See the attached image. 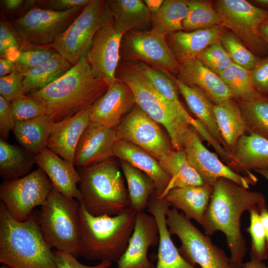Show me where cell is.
<instances>
[{"instance_id":"obj_1","label":"cell","mask_w":268,"mask_h":268,"mask_svg":"<svg viewBox=\"0 0 268 268\" xmlns=\"http://www.w3.org/2000/svg\"><path fill=\"white\" fill-rule=\"evenodd\" d=\"M264 195L225 178H220L213 187L202 225L208 236L216 231L225 236L232 264L241 268L246 253V241L241 231V218L245 211L260 209L266 206Z\"/></svg>"},{"instance_id":"obj_2","label":"cell","mask_w":268,"mask_h":268,"mask_svg":"<svg viewBox=\"0 0 268 268\" xmlns=\"http://www.w3.org/2000/svg\"><path fill=\"white\" fill-rule=\"evenodd\" d=\"M107 84L93 74L86 57L45 88L26 95L41 102L55 123L90 108Z\"/></svg>"},{"instance_id":"obj_3","label":"cell","mask_w":268,"mask_h":268,"mask_svg":"<svg viewBox=\"0 0 268 268\" xmlns=\"http://www.w3.org/2000/svg\"><path fill=\"white\" fill-rule=\"evenodd\" d=\"M41 232L37 214L15 220L0 202V262L11 268H58L54 251Z\"/></svg>"},{"instance_id":"obj_4","label":"cell","mask_w":268,"mask_h":268,"mask_svg":"<svg viewBox=\"0 0 268 268\" xmlns=\"http://www.w3.org/2000/svg\"><path fill=\"white\" fill-rule=\"evenodd\" d=\"M136 213L129 207L116 216H94L80 202L77 256L88 260L117 263L127 248Z\"/></svg>"},{"instance_id":"obj_5","label":"cell","mask_w":268,"mask_h":268,"mask_svg":"<svg viewBox=\"0 0 268 268\" xmlns=\"http://www.w3.org/2000/svg\"><path fill=\"white\" fill-rule=\"evenodd\" d=\"M77 171L79 201L89 213L113 216L131 207L124 176L115 161L109 158Z\"/></svg>"},{"instance_id":"obj_6","label":"cell","mask_w":268,"mask_h":268,"mask_svg":"<svg viewBox=\"0 0 268 268\" xmlns=\"http://www.w3.org/2000/svg\"><path fill=\"white\" fill-rule=\"evenodd\" d=\"M80 202L67 198L53 187L37 214L42 235L56 250L77 257L79 240Z\"/></svg>"},{"instance_id":"obj_7","label":"cell","mask_w":268,"mask_h":268,"mask_svg":"<svg viewBox=\"0 0 268 268\" xmlns=\"http://www.w3.org/2000/svg\"><path fill=\"white\" fill-rule=\"evenodd\" d=\"M120 72V78L132 90L136 105L164 127L174 150L183 151L185 136L190 125L129 62L124 63Z\"/></svg>"},{"instance_id":"obj_8","label":"cell","mask_w":268,"mask_h":268,"mask_svg":"<svg viewBox=\"0 0 268 268\" xmlns=\"http://www.w3.org/2000/svg\"><path fill=\"white\" fill-rule=\"evenodd\" d=\"M114 19L107 0H91L51 45L72 66L86 57L96 33Z\"/></svg>"},{"instance_id":"obj_9","label":"cell","mask_w":268,"mask_h":268,"mask_svg":"<svg viewBox=\"0 0 268 268\" xmlns=\"http://www.w3.org/2000/svg\"><path fill=\"white\" fill-rule=\"evenodd\" d=\"M166 223L171 235L181 242L178 248L182 257L200 268H236L224 251L214 244L209 236L202 233L182 212L167 208Z\"/></svg>"},{"instance_id":"obj_10","label":"cell","mask_w":268,"mask_h":268,"mask_svg":"<svg viewBox=\"0 0 268 268\" xmlns=\"http://www.w3.org/2000/svg\"><path fill=\"white\" fill-rule=\"evenodd\" d=\"M84 8L58 11L35 7L13 21L10 28L21 48L48 47L60 37Z\"/></svg>"},{"instance_id":"obj_11","label":"cell","mask_w":268,"mask_h":268,"mask_svg":"<svg viewBox=\"0 0 268 268\" xmlns=\"http://www.w3.org/2000/svg\"><path fill=\"white\" fill-rule=\"evenodd\" d=\"M215 9L222 26L230 29L254 54L260 57L268 54V45L262 38L259 28L268 19V10L245 0H219Z\"/></svg>"},{"instance_id":"obj_12","label":"cell","mask_w":268,"mask_h":268,"mask_svg":"<svg viewBox=\"0 0 268 268\" xmlns=\"http://www.w3.org/2000/svg\"><path fill=\"white\" fill-rule=\"evenodd\" d=\"M53 185L40 168L0 186V199L9 214L20 222L26 220L33 209L47 200Z\"/></svg>"},{"instance_id":"obj_13","label":"cell","mask_w":268,"mask_h":268,"mask_svg":"<svg viewBox=\"0 0 268 268\" xmlns=\"http://www.w3.org/2000/svg\"><path fill=\"white\" fill-rule=\"evenodd\" d=\"M115 129L118 139L133 143L148 151L168 173L169 160L174 151L171 140L160 125L137 105Z\"/></svg>"},{"instance_id":"obj_14","label":"cell","mask_w":268,"mask_h":268,"mask_svg":"<svg viewBox=\"0 0 268 268\" xmlns=\"http://www.w3.org/2000/svg\"><path fill=\"white\" fill-rule=\"evenodd\" d=\"M130 61L148 63L170 73H178L179 64L171 50L166 36L153 29L133 30L123 36L120 50Z\"/></svg>"},{"instance_id":"obj_15","label":"cell","mask_w":268,"mask_h":268,"mask_svg":"<svg viewBox=\"0 0 268 268\" xmlns=\"http://www.w3.org/2000/svg\"><path fill=\"white\" fill-rule=\"evenodd\" d=\"M183 151L189 163L207 185L213 187L219 179L225 178L249 189L250 185L257 182L256 176H242L223 164L203 145L198 132L192 126L185 136Z\"/></svg>"},{"instance_id":"obj_16","label":"cell","mask_w":268,"mask_h":268,"mask_svg":"<svg viewBox=\"0 0 268 268\" xmlns=\"http://www.w3.org/2000/svg\"><path fill=\"white\" fill-rule=\"evenodd\" d=\"M124 35L116 30L112 20L96 33L86 56L94 76L108 86L117 79L116 72Z\"/></svg>"},{"instance_id":"obj_17","label":"cell","mask_w":268,"mask_h":268,"mask_svg":"<svg viewBox=\"0 0 268 268\" xmlns=\"http://www.w3.org/2000/svg\"><path fill=\"white\" fill-rule=\"evenodd\" d=\"M159 232L154 217L144 211L137 212L133 233L124 253L117 262V268H155L147 253L158 246Z\"/></svg>"},{"instance_id":"obj_18","label":"cell","mask_w":268,"mask_h":268,"mask_svg":"<svg viewBox=\"0 0 268 268\" xmlns=\"http://www.w3.org/2000/svg\"><path fill=\"white\" fill-rule=\"evenodd\" d=\"M134 104L135 99L131 88L117 78L90 107V122L115 129L122 116Z\"/></svg>"},{"instance_id":"obj_19","label":"cell","mask_w":268,"mask_h":268,"mask_svg":"<svg viewBox=\"0 0 268 268\" xmlns=\"http://www.w3.org/2000/svg\"><path fill=\"white\" fill-rule=\"evenodd\" d=\"M118 139L115 129L90 122L78 143L74 165L86 167L114 156L113 147Z\"/></svg>"},{"instance_id":"obj_20","label":"cell","mask_w":268,"mask_h":268,"mask_svg":"<svg viewBox=\"0 0 268 268\" xmlns=\"http://www.w3.org/2000/svg\"><path fill=\"white\" fill-rule=\"evenodd\" d=\"M178 62L179 68L177 79L187 85L199 87L214 104L234 99L221 78L197 58L181 59Z\"/></svg>"},{"instance_id":"obj_21","label":"cell","mask_w":268,"mask_h":268,"mask_svg":"<svg viewBox=\"0 0 268 268\" xmlns=\"http://www.w3.org/2000/svg\"><path fill=\"white\" fill-rule=\"evenodd\" d=\"M90 109L55 123L47 142V148L74 165L78 143L90 123Z\"/></svg>"},{"instance_id":"obj_22","label":"cell","mask_w":268,"mask_h":268,"mask_svg":"<svg viewBox=\"0 0 268 268\" xmlns=\"http://www.w3.org/2000/svg\"><path fill=\"white\" fill-rule=\"evenodd\" d=\"M35 163L46 174L53 187L64 196L79 201L77 185L80 175L74 165L63 159L48 148L34 156Z\"/></svg>"},{"instance_id":"obj_23","label":"cell","mask_w":268,"mask_h":268,"mask_svg":"<svg viewBox=\"0 0 268 268\" xmlns=\"http://www.w3.org/2000/svg\"><path fill=\"white\" fill-rule=\"evenodd\" d=\"M169 206L163 199L159 198L154 193L147 207V212L154 217L159 228V242L155 268H200L187 262L172 241L166 223V212Z\"/></svg>"},{"instance_id":"obj_24","label":"cell","mask_w":268,"mask_h":268,"mask_svg":"<svg viewBox=\"0 0 268 268\" xmlns=\"http://www.w3.org/2000/svg\"><path fill=\"white\" fill-rule=\"evenodd\" d=\"M113 155L148 175L154 183L156 195L160 199L171 177L155 157L139 146L119 139L114 144Z\"/></svg>"},{"instance_id":"obj_25","label":"cell","mask_w":268,"mask_h":268,"mask_svg":"<svg viewBox=\"0 0 268 268\" xmlns=\"http://www.w3.org/2000/svg\"><path fill=\"white\" fill-rule=\"evenodd\" d=\"M232 155L231 169L254 177L251 170H268V139L252 133L246 134L238 140Z\"/></svg>"},{"instance_id":"obj_26","label":"cell","mask_w":268,"mask_h":268,"mask_svg":"<svg viewBox=\"0 0 268 268\" xmlns=\"http://www.w3.org/2000/svg\"><path fill=\"white\" fill-rule=\"evenodd\" d=\"M213 190V187L206 184L175 188L163 199L170 206L181 210L187 218L202 226Z\"/></svg>"},{"instance_id":"obj_27","label":"cell","mask_w":268,"mask_h":268,"mask_svg":"<svg viewBox=\"0 0 268 268\" xmlns=\"http://www.w3.org/2000/svg\"><path fill=\"white\" fill-rule=\"evenodd\" d=\"M224 32L222 26L179 31L168 35L167 43L177 61L196 58L207 47L220 41Z\"/></svg>"},{"instance_id":"obj_28","label":"cell","mask_w":268,"mask_h":268,"mask_svg":"<svg viewBox=\"0 0 268 268\" xmlns=\"http://www.w3.org/2000/svg\"><path fill=\"white\" fill-rule=\"evenodd\" d=\"M164 70L172 79L178 90L185 99L190 110L205 126L213 138L224 147V142L217 125L214 104L199 87L187 85Z\"/></svg>"},{"instance_id":"obj_29","label":"cell","mask_w":268,"mask_h":268,"mask_svg":"<svg viewBox=\"0 0 268 268\" xmlns=\"http://www.w3.org/2000/svg\"><path fill=\"white\" fill-rule=\"evenodd\" d=\"M232 99L214 104V112L224 148L231 155L239 138L247 134L248 129L239 104Z\"/></svg>"},{"instance_id":"obj_30","label":"cell","mask_w":268,"mask_h":268,"mask_svg":"<svg viewBox=\"0 0 268 268\" xmlns=\"http://www.w3.org/2000/svg\"><path fill=\"white\" fill-rule=\"evenodd\" d=\"M108 3L114 18L116 30L125 34L142 29L152 23V15L141 0H110Z\"/></svg>"},{"instance_id":"obj_31","label":"cell","mask_w":268,"mask_h":268,"mask_svg":"<svg viewBox=\"0 0 268 268\" xmlns=\"http://www.w3.org/2000/svg\"><path fill=\"white\" fill-rule=\"evenodd\" d=\"M129 63L175 109L190 126H193L196 119L189 114L180 102L175 84L164 70L155 67H150L141 61H130Z\"/></svg>"},{"instance_id":"obj_32","label":"cell","mask_w":268,"mask_h":268,"mask_svg":"<svg viewBox=\"0 0 268 268\" xmlns=\"http://www.w3.org/2000/svg\"><path fill=\"white\" fill-rule=\"evenodd\" d=\"M55 122L45 114L37 117L16 121L13 130L18 143L29 152L37 154L45 147Z\"/></svg>"},{"instance_id":"obj_33","label":"cell","mask_w":268,"mask_h":268,"mask_svg":"<svg viewBox=\"0 0 268 268\" xmlns=\"http://www.w3.org/2000/svg\"><path fill=\"white\" fill-rule=\"evenodd\" d=\"M72 67L56 53L46 62L23 74V84L25 95L45 88L64 75Z\"/></svg>"},{"instance_id":"obj_34","label":"cell","mask_w":268,"mask_h":268,"mask_svg":"<svg viewBox=\"0 0 268 268\" xmlns=\"http://www.w3.org/2000/svg\"><path fill=\"white\" fill-rule=\"evenodd\" d=\"M121 167L127 185L131 207L136 212L144 211L155 191L153 180L125 161H121Z\"/></svg>"},{"instance_id":"obj_35","label":"cell","mask_w":268,"mask_h":268,"mask_svg":"<svg viewBox=\"0 0 268 268\" xmlns=\"http://www.w3.org/2000/svg\"><path fill=\"white\" fill-rule=\"evenodd\" d=\"M35 163L34 157L20 148L0 139V174L4 181L22 177Z\"/></svg>"},{"instance_id":"obj_36","label":"cell","mask_w":268,"mask_h":268,"mask_svg":"<svg viewBox=\"0 0 268 268\" xmlns=\"http://www.w3.org/2000/svg\"><path fill=\"white\" fill-rule=\"evenodd\" d=\"M188 12L187 0H165L152 15V29L166 36L183 30V22Z\"/></svg>"},{"instance_id":"obj_37","label":"cell","mask_w":268,"mask_h":268,"mask_svg":"<svg viewBox=\"0 0 268 268\" xmlns=\"http://www.w3.org/2000/svg\"><path fill=\"white\" fill-rule=\"evenodd\" d=\"M168 174L171 179L160 199H163L173 189L205 185L201 176L188 162L183 151H173L169 160Z\"/></svg>"},{"instance_id":"obj_38","label":"cell","mask_w":268,"mask_h":268,"mask_svg":"<svg viewBox=\"0 0 268 268\" xmlns=\"http://www.w3.org/2000/svg\"><path fill=\"white\" fill-rule=\"evenodd\" d=\"M248 134L268 139V97L262 96L249 100H238Z\"/></svg>"},{"instance_id":"obj_39","label":"cell","mask_w":268,"mask_h":268,"mask_svg":"<svg viewBox=\"0 0 268 268\" xmlns=\"http://www.w3.org/2000/svg\"><path fill=\"white\" fill-rule=\"evenodd\" d=\"M217 74L230 89L234 99L249 100L263 96L254 87L250 70L234 63Z\"/></svg>"},{"instance_id":"obj_40","label":"cell","mask_w":268,"mask_h":268,"mask_svg":"<svg viewBox=\"0 0 268 268\" xmlns=\"http://www.w3.org/2000/svg\"><path fill=\"white\" fill-rule=\"evenodd\" d=\"M189 12L183 22V30L187 32L205 28L222 26L221 18L211 4L206 0H187Z\"/></svg>"},{"instance_id":"obj_41","label":"cell","mask_w":268,"mask_h":268,"mask_svg":"<svg viewBox=\"0 0 268 268\" xmlns=\"http://www.w3.org/2000/svg\"><path fill=\"white\" fill-rule=\"evenodd\" d=\"M220 42L233 62L243 68L250 70L255 67L262 60L260 57L251 52L231 31L224 32Z\"/></svg>"},{"instance_id":"obj_42","label":"cell","mask_w":268,"mask_h":268,"mask_svg":"<svg viewBox=\"0 0 268 268\" xmlns=\"http://www.w3.org/2000/svg\"><path fill=\"white\" fill-rule=\"evenodd\" d=\"M56 53L48 47L22 48L13 62L16 69L24 74L46 62Z\"/></svg>"},{"instance_id":"obj_43","label":"cell","mask_w":268,"mask_h":268,"mask_svg":"<svg viewBox=\"0 0 268 268\" xmlns=\"http://www.w3.org/2000/svg\"><path fill=\"white\" fill-rule=\"evenodd\" d=\"M250 225L247 231L251 238V256L264 261L268 258V251L265 231L261 220L258 208H253L249 211Z\"/></svg>"},{"instance_id":"obj_44","label":"cell","mask_w":268,"mask_h":268,"mask_svg":"<svg viewBox=\"0 0 268 268\" xmlns=\"http://www.w3.org/2000/svg\"><path fill=\"white\" fill-rule=\"evenodd\" d=\"M196 58L216 74L227 68L233 63L220 41L207 47Z\"/></svg>"},{"instance_id":"obj_45","label":"cell","mask_w":268,"mask_h":268,"mask_svg":"<svg viewBox=\"0 0 268 268\" xmlns=\"http://www.w3.org/2000/svg\"><path fill=\"white\" fill-rule=\"evenodd\" d=\"M10 107L16 121L27 120L48 114L46 108L41 102L26 95L11 101Z\"/></svg>"},{"instance_id":"obj_46","label":"cell","mask_w":268,"mask_h":268,"mask_svg":"<svg viewBox=\"0 0 268 268\" xmlns=\"http://www.w3.org/2000/svg\"><path fill=\"white\" fill-rule=\"evenodd\" d=\"M23 74L16 69L11 73L0 77V96L7 101L25 95Z\"/></svg>"},{"instance_id":"obj_47","label":"cell","mask_w":268,"mask_h":268,"mask_svg":"<svg viewBox=\"0 0 268 268\" xmlns=\"http://www.w3.org/2000/svg\"><path fill=\"white\" fill-rule=\"evenodd\" d=\"M21 47L11 29L6 23H0V56L1 58L14 61L19 55Z\"/></svg>"},{"instance_id":"obj_48","label":"cell","mask_w":268,"mask_h":268,"mask_svg":"<svg viewBox=\"0 0 268 268\" xmlns=\"http://www.w3.org/2000/svg\"><path fill=\"white\" fill-rule=\"evenodd\" d=\"M250 71L256 89L261 95L268 97V56Z\"/></svg>"},{"instance_id":"obj_49","label":"cell","mask_w":268,"mask_h":268,"mask_svg":"<svg viewBox=\"0 0 268 268\" xmlns=\"http://www.w3.org/2000/svg\"><path fill=\"white\" fill-rule=\"evenodd\" d=\"M16 121L12 112L10 102L0 96V135L6 140L11 131H13Z\"/></svg>"},{"instance_id":"obj_50","label":"cell","mask_w":268,"mask_h":268,"mask_svg":"<svg viewBox=\"0 0 268 268\" xmlns=\"http://www.w3.org/2000/svg\"><path fill=\"white\" fill-rule=\"evenodd\" d=\"M58 268H109L112 263L101 262L95 266L80 263L76 257L69 253L56 250L54 251Z\"/></svg>"},{"instance_id":"obj_51","label":"cell","mask_w":268,"mask_h":268,"mask_svg":"<svg viewBox=\"0 0 268 268\" xmlns=\"http://www.w3.org/2000/svg\"><path fill=\"white\" fill-rule=\"evenodd\" d=\"M91 0H52L48 1L47 9L62 11L75 7H85Z\"/></svg>"},{"instance_id":"obj_52","label":"cell","mask_w":268,"mask_h":268,"mask_svg":"<svg viewBox=\"0 0 268 268\" xmlns=\"http://www.w3.org/2000/svg\"><path fill=\"white\" fill-rule=\"evenodd\" d=\"M16 70L13 61L6 59L0 58V76H3L9 74Z\"/></svg>"},{"instance_id":"obj_53","label":"cell","mask_w":268,"mask_h":268,"mask_svg":"<svg viewBox=\"0 0 268 268\" xmlns=\"http://www.w3.org/2000/svg\"><path fill=\"white\" fill-rule=\"evenodd\" d=\"M259 213L261 220L265 233L266 243L268 251V209L267 207L266 206L262 207L260 209Z\"/></svg>"},{"instance_id":"obj_54","label":"cell","mask_w":268,"mask_h":268,"mask_svg":"<svg viewBox=\"0 0 268 268\" xmlns=\"http://www.w3.org/2000/svg\"><path fill=\"white\" fill-rule=\"evenodd\" d=\"M251 256L250 260L244 263L241 268H268V265L265 264L262 261H260L253 256Z\"/></svg>"},{"instance_id":"obj_55","label":"cell","mask_w":268,"mask_h":268,"mask_svg":"<svg viewBox=\"0 0 268 268\" xmlns=\"http://www.w3.org/2000/svg\"><path fill=\"white\" fill-rule=\"evenodd\" d=\"M163 0H144V2L148 8L149 10L154 15L161 8L163 2Z\"/></svg>"},{"instance_id":"obj_56","label":"cell","mask_w":268,"mask_h":268,"mask_svg":"<svg viewBox=\"0 0 268 268\" xmlns=\"http://www.w3.org/2000/svg\"><path fill=\"white\" fill-rule=\"evenodd\" d=\"M23 2L24 1L22 0H4L2 1L4 7L9 11L17 9Z\"/></svg>"},{"instance_id":"obj_57","label":"cell","mask_w":268,"mask_h":268,"mask_svg":"<svg viewBox=\"0 0 268 268\" xmlns=\"http://www.w3.org/2000/svg\"><path fill=\"white\" fill-rule=\"evenodd\" d=\"M259 31L262 38L268 45V19L261 24Z\"/></svg>"},{"instance_id":"obj_58","label":"cell","mask_w":268,"mask_h":268,"mask_svg":"<svg viewBox=\"0 0 268 268\" xmlns=\"http://www.w3.org/2000/svg\"><path fill=\"white\" fill-rule=\"evenodd\" d=\"M253 1L259 6L268 8V0H255Z\"/></svg>"},{"instance_id":"obj_59","label":"cell","mask_w":268,"mask_h":268,"mask_svg":"<svg viewBox=\"0 0 268 268\" xmlns=\"http://www.w3.org/2000/svg\"><path fill=\"white\" fill-rule=\"evenodd\" d=\"M268 181V170H256L254 171ZM268 209V206L267 207Z\"/></svg>"},{"instance_id":"obj_60","label":"cell","mask_w":268,"mask_h":268,"mask_svg":"<svg viewBox=\"0 0 268 268\" xmlns=\"http://www.w3.org/2000/svg\"><path fill=\"white\" fill-rule=\"evenodd\" d=\"M0 268H11L9 267H8V266H7V265H4V264H2V265L0 266Z\"/></svg>"}]
</instances>
